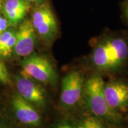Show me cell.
Wrapping results in <instances>:
<instances>
[{"mask_svg": "<svg viewBox=\"0 0 128 128\" xmlns=\"http://www.w3.org/2000/svg\"><path fill=\"white\" fill-rule=\"evenodd\" d=\"M128 58V42L120 36H111L102 39L92 53V62L101 71H116Z\"/></svg>", "mask_w": 128, "mask_h": 128, "instance_id": "obj_1", "label": "cell"}, {"mask_svg": "<svg viewBox=\"0 0 128 128\" xmlns=\"http://www.w3.org/2000/svg\"><path fill=\"white\" fill-rule=\"evenodd\" d=\"M104 81L99 74H94L85 81L82 96L87 108L94 116L113 124L119 123V112L108 105L104 93Z\"/></svg>", "mask_w": 128, "mask_h": 128, "instance_id": "obj_2", "label": "cell"}, {"mask_svg": "<svg viewBox=\"0 0 128 128\" xmlns=\"http://www.w3.org/2000/svg\"><path fill=\"white\" fill-rule=\"evenodd\" d=\"M21 74L32 78L37 82L45 84L55 85L58 82L57 72L54 65L47 57L32 54L21 61Z\"/></svg>", "mask_w": 128, "mask_h": 128, "instance_id": "obj_3", "label": "cell"}, {"mask_svg": "<svg viewBox=\"0 0 128 128\" xmlns=\"http://www.w3.org/2000/svg\"><path fill=\"white\" fill-rule=\"evenodd\" d=\"M31 22L36 34L43 41L50 44L55 40L58 34V24L49 4L37 5L32 12Z\"/></svg>", "mask_w": 128, "mask_h": 128, "instance_id": "obj_4", "label": "cell"}, {"mask_svg": "<svg viewBox=\"0 0 128 128\" xmlns=\"http://www.w3.org/2000/svg\"><path fill=\"white\" fill-rule=\"evenodd\" d=\"M82 74L78 71L70 72L62 80L60 103L64 108L76 106L82 96L84 85Z\"/></svg>", "mask_w": 128, "mask_h": 128, "instance_id": "obj_5", "label": "cell"}, {"mask_svg": "<svg viewBox=\"0 0 128 128\" xmlns=\"http://www.w3.org/2000/svg\"><path fill=\"white\" fill-rule=\"evenodd\" d=\"M16 85L18 94L38 109L44 110L46 107L45 92L37 81L22 75L16 76Z\"/></svg>", "mask_w": 128, "mask_h": 128, "instance_id": "obj_6", "label": "cell"}, {"mask_svg": "<svg viewBox=\"0 0 128 128\" xmlns=\"http://www.w3.org/2000/svg\"><path fill=\"white\" fill-rule=\"evenodd\" d=\"M12 106L16 119L23 126L28 128H38L41 126L42 119L38 108L18 93L12 95Z\"/></svg>", "mask_w": 128, "mask_h": 128, "instance_id": "obj_7", "label": "cell"}, {"mask_svg": "<svg viewBox=\"0 0 128 128\" xmlns=\"http://www.w3.org/2000/svg\"><path fill=\"white\" fill-rule=\"evenodd\" d=\"M36 33L30 20L20 24L16 34V42L12 54L17 57H27L31 55L36 44Z\"/></svg>", "mask_w": 128, "mask_h": 128, "instance_id": "obj_8", "label": "cell"}, {"mask_svg": "<svg viewBox=\"0 0 128 128\" xmlns=\"http://www.w3.org/2000/svg\"><path fill=\"white\" fill-rule=\"evenodd\" d=\"M104 93L108 105L112 109L126 112L128 108V85L119 81L104 84Z\"/></svg>", "mask_w": 128, "mask_h": 128, "instance_id": "obj_9", "label": "cell"}, {"mask_svg": "<svg viewBox=\"0 0 128 128\" xmlns=\"http://www.w3.org/2000/svg\"><path fill=\"white\" fill-rule=\"evenodd\" d=\"M30 8V2L26 0H7L3 11L10 26H14L22 23Z\"/></svg>", "mask_w": 128, "mask_h": 128, "instance_id": "obj_10", "label": "cell"}, {"mask_svg": "<svg viewBox=\"0 0 128 128\" xmlns=\"http://www.w3.org/2000/svg\"><path fill=\"white\" fill-rule=\"evenodd\" d=\"M75 128H107L100 118L95 116H86L76 123Z\"/></svg>", "mask_w": 128, "mask_h": 128, "instance_id": "obj_11", "label": "cell"}, {"mask_svg": "<svg viewBox=\"0 0 128 128\" xmlns=\"http://www.w3.org/2000/svg\"><path fill=\"white\" fill-rule=\"evenodd\" d=\"M17 30L13 28L6 30L4 32L0 34V57H2L3 52L10 38Z\"/></svg>", "mask_w": 128, "mask_h": 128, "instance_id": "obj_12", "label": "cell"}, {"mask_svg": "<svg viewBox=\"0 0 128 128\" xmlns=\"http://www.w3.org/2000/svg\"><path fill=\"white\" fill-rule=\"evenodd\" d=\"M0 82L3 84H10L12 82L8 69L2 60H0Z\"/></svg>", "mask_w": 128, "mask_h": 128, "instance_id": "obj_13", "label": "cell"}, {"mask_svg": "<svg viewBox=\"0 0 128 128\" xmlns=\"http://www.w3.org/2000/svg\"><path fill=\"white\" fill-rule=\"evenodd\" d=\"M10 24L6 17L0 16V34L7 30Z\"/></svg>", "mask_w": 128, "mask_h": 128, "instance_id": "obj_14", "label": "cell"}, {"mask_svg": "<svg viewBox=\"0 0 128 128\" xmlns=\"http://www.w3.org/2000/svg\"><path fill=\"white\" fill-rule=\"evenodd\" d=\"M122 10L126 20L128 22V0H126L122 4Z\"/></svg>", "mask_w": 128, "mask_h": 128, "instance_id": "obj_15", "label": "cell"}, {"mask_svg": "<svg viewBox=\"0 0 128 128\" xmlns=\"http://www.w3.org/2000/svg\"><path fill=\"white\" fill-rule=\"evenodd\" d=\"M0 128H12L8 124L3 122H0Z\"/></svg>", "mask_w": 128, "mask_h": 128, "instance_id": "obj_16", "label": "cell"}, {"mask_svg": "<svg viewBox=\"0 0 128 128\" xmlns=\"http://www.w3.org/2000/svg\"><path fill=\"white\" fill-rule=\"evenodd\" d=\"M28 2H33V3H36V4H41L44 2V0H26Z\"/></svg>", "mask_w": 128, "mask_h": 128, "instance_id": "obj_17", "label": "cell"}, {"mask_svg": "<svg viewBox=\"0 0 128 128\" xmlns=\"http://www.w3.org/2000/svg\"><path fill=\"white\" fill-rule=\"evenodd\" d=\"M2 6V0H0V10H1V7Z\"/></svg>", "mask_w": 128, "mask_h": 128, "instance_id": "obj_18", "label": "cell"}]
</instances>
